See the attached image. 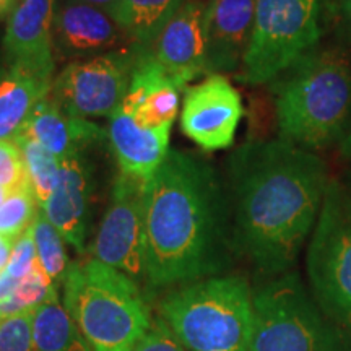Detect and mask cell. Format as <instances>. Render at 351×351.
<instances>
[{"mask_svg": "<svg viewBox=\"0 0 351 351\" xmlns=\"http://www.w3.org/2000/svg\"><path fill=\"white\" fill-rule=\"evenodd\" d=\"M39 208L41 207L38 205L32 186L10 192L0 205V234L16 241L32 228Z\"/></svg>", "mask_w": 351, "mask_h": 351, "instance_id": "cell-25", "label": "cell"}, {"mask_svg": "<svg viewBox=\"0 0 351 351\" xmlns=\"http://www.w3.org/2000/svg\"><path fill=\"white\" fill-rule=\"evenodd\" d=\"M181 90L182 88L153 59L150 49L142 47L121 108L145 127H171L179 109Z\"/></svg>", "mask_w": 351, "mask_h": 351, "instance_id": "cell-17", "label": "cell"}, {"mask_svg": "<svg viewBox=\"0 0 351 351\" xmlns=\"http://www.w3.org/2000/svg\"><path fill=\"white\" fill-rule=\"evenodd\" d=\"M56 0H20L8 16L3 36L10 65L52 78L54 60Z\"/></svg>", "mask_w": 351, "mask_h": 351, "instance_id": "cell-13", "label": "cell"}, {"mask_svg": "<svg viewBox=\"0 0 351 351\" xmlns=\"http://www.w3.org/2000/svg\"><path fill=\"white\" fill-rule=\"evenodd\" d=\"M32 230L34 244H36L38 262L41 265L43 271L49 276V280L56 287L64 285L70 263L67 251H65V239L62 238V234L47 219L43 208H39L36 218H34L32 225Z\"/></svg>", "mask_w": 351, "mask_h": 351, "instance_id": "cell-23", "label": "cell"}, {"mask_svg": "<svg viewBox=\"0 0 351 351\" xmlns=\"http://www.w3.org/2000/svg\"><path fill=\"white\" fill-rule=\"evenodd\" d=\"M20 0H0V19L3 16H10V13L15 10V7L19 5Z\"/></svg>", "mask_w": 351, "mask_h": 351, "instance_id": "cell-36", "label": "cell"}, {"mask_svg": "<svg viewBox=\"0 0 351 351\" xmlns=\"http://www.w3.org/2000/svg\"><path fill=\"white\" fill-rule=\"evenodd\" d=\"M93 189L91 166L85 155L69 156L60 161L59 179L43 212L62 234L65 243L85 252L90 223V197Z\"/></svg>", "mask_w": 351, "mask_h": 351, "instance_id": "cell-16", "label": "cell"}, {"mask_svg": "<svg viewBox=\"0 0 351 351\" xmlns=\"http://www.w3.org/2000/svg\"><path fill=\"white\" fill-rule=\"evenodd\" d=\"M0 322H2V317H0Z\"/></svg>", "mask_w": 351, "mask_h": 351, "instance_id": "cell-39", "label": "cell"}, {"mask_svg": "<svg viewBox=\"0 0 351 351\" xmlns=\"http://www.w3.org/2000/svg\"><path fill=\"white\" fill-rule=\"evenodd\" d=\"M205 8L207 3L202 0H186L148 47L153 59L182 90L189 82L207 73Z\"/></svg>", "mask_w": 351, "mask_h": 351, "instance_id": "cell-12", "label": "cell"}, {"mask_svg": "<svg viewBox=\"0 0 351 351\" xmlns=\"http://www.w3.org/2000/svg\"><path fill=\"white\" fill-rule=\"evenodd\" d=\"M340 155L346 158L348 161H351V125H350L348 132H346L345 138L341 140V143H340Z\"/></svg>", "mask_w": 351, "mask_h": 351, "instance_id": "cell-35", "label": "cell"}, {"mask_svg": "<svg viewBox=\"0 0 351 351\" xmlns=\"http://www.w3.org/2000/svg\"><path fill=\"white\" fill-rule=\"evenodd\" d=\"M252 296L244 276H210L171 289L158 319L186 351H251Z\"/></svg>", "mask_w": 351, "mask_h": 351, "instance_id": "cell-4", "label": "cell"}, {"mask_svg": "<svg viewBox=\"0 0 351 351\" xmlns=\"http://www.w3.org/2000/svg\"><path fill=\"white\" fill-rule=\"evenodd\" d=\"M244 114L243 99L225 75H210L184 95L181 129L202 150L230 148Z\"/></svg>", "mask_w": 351, "mask_h": 351, "instance_id": "cell-11", "label": "cell"}, {"mask_svg": "<svg viewBox=\"0 0 351 351\" xmlns=\"http://www.w3.org/2000/svg\"><path fill=\"white\" fill-rule=\"evenodd\" d=\"M54 295H57V287L44 274L38 262V265L20 280L15 295L0 302V317L5 319L23 311H32Z\"/></svg>", "mask_w": 351, "mask_h": 351, "instance_id": "cell-26", "label": "cell"}, {"mask_svg": "<svg viewBox=\"0 0 351 351\" xmlns=\"http://www.w3.org/2000/svg\"><path fill=\"white\" fill-rule=\"evenodd\" d=\"M0 351H34L33 309L2 319Z\"/></svg>", "mask_w": 351, "mask_h": 351, "instance_id": "cell-27", "label": "cell"}, {"mask_svg": "<svg viewBox=\"0 0 351 351\" xmlns=\"http://www.w3.org/2000/svg\"><path fill=\"white\" fill-rule=\"evenodd\" d=\"M20 280L13 278L7 270L0 271V302L10 300V298L15 295Z\"/></svg>", "mask_w": 351, "mask_h": 351, "instance_id": "cell-32", "label": "cell"}, {"mask_svg": "<svg viewBox=\"0 0 351 351\" xmlns=\"http://www.w3.org/2000/svg\"><path fill=\"white\" fill-rule=\"evenodd\" d=\"M142 179L119 173L93 244V258L132 280L145 278V192Z\"/></svg>", "mask_w": 351, "mask_h": 351, "instance_id": "cell-10", "label": "cell"}, {"mask_svg": "<svg viewBox=\"0 0 351 351\" xmlns=\"http://www.w3.org/2000/svg\"><path fill=\"white\" fill-rule=\"evenodd\" d=\"M236 256L230 191L208 161L169 150L145 192V280L152 289L225 275Z\"/></svg>", "mask_w": 351, "mask_h": 351, "instance_id": "cell-2", "label": "cell"}, {"mask_svg": "<svg viewBox=\"0 0 351 351\" xmlns=\"http://www.w3.org/2000/svg\"><path fill=\"white\" fill-rule=\"evenodd\" d=\"M52 78L10 65L0 78V140H15L34 108L52 90Z\"/></svg>", "mask_w": 351, "mask_h": 351, "instance_id": "cell-20", "label": "cell"}, {"mask_svg": "<svg viewBox=\"0 0 351 351\" xmlns=\"http://www.w3.org/2000/svg\"><path fill=\"white\" fill-rule=\"evenodd\" d=\"M186 0H121L116 21L134 44L150 47Z\"/></svg>", "mask_w": 351, "mask_h": 351, "instance_id": "cell-22", "label": "cell"}, {"mask_svg": "<svg viewBox=\"0 0 351 351\" xmlns=\"http://www.w3.org/2000/svg\"><path fill=\"white\" fill-rule=\"evenodd\" d=\"M341 182H343L345 186L348 187V191L351 192V161H348V166H346L345 174H343V179H341Z\"/></svg>", "mask_w": 351, "mask_h": 351, "instance_id": "cell-37", "label": "cell"}, {"mask_svg": "<svg viewBox=\"0 0 351 351\" xmlns=\"http://www.w3.org/2000/svg\"><path fill=\"white\" fill-rule=\"evenodd\" d=\"M309 291L320 309L351 328V192L330 179L306 251Z\"/></svg>", "mask_w": 351, "mask_h": 351, "instance_id": "cell-8", "label": "cell"}, {"mask_svg": "<svg viewBox=\"0 0 351 351\" xmlns=\"http://www.w3.org/2000/svg\"><path fill=\"white\" fill-rule=\"evenodd\" d=\"M142 46L65 65L52 83L51 99L77 117H111L129 91Z\"/></svg>", "mask_w": 351, "mask_h": 351, "instance_id": "cell-9", "label": "cell"}, {"mask_svg": "<svg viewBox=\"0 0 351 351\" xmlns=\"http://www.w3.org/2000/svg\"><path fill=\"white\" fill-rule=\"evenodd\" d=\"M62 301L93 351H134L153 319L137 282L91 258L70 263Z\"/></svg>", "mask_w": 351, "mask_h": 351, "instance_id": "cell-5", "label": "cell"}, {"mask_svg": "<svg viewBox=\"0 0 351 351\" xmlns=\"http://www.w3.org/2000/svg\"><path fill=\"white\" fill-rule=\"evenodd\" d=\"M327 21L328 0H257L239 80L263 85L278 78L319 46Z\"/></svg>", "mask_w": 351, "mask_h": 351, "instance_id": "cell-7", "label": "cell"}, {"mask_svg": "<svg viewBox=\"0 0 351 351\" xmlns=\"http://www.w3.org/2000/svg\"><path fill=\"white\" fill-rule=\"evenodd\" d=\"M72 2L86 3V5L99 8V10L106 12L108 15H111L114 20L117 19V13H119V8H121V0H72Z\"/></svg>", "mask_w": 351, "mask_h": 351, "instance_id": "cell-33", "label": "cell"}, {"mask_svg": "<svg viewBox=\"0 0 351 351\" xmlns=\"http://www.w3.org/2000/svg\"><path fill=\"white\" fill-rule=\"evenodd\" d=\"M134 351H186L176 341L171 332L160 319H153V324L147 335L140 340Z\"/></svg>", "mask_w": 351, "mask_h": 351, "instance_id": "cell-30", "label": "cell"}, {"mask_svg": "<svg viewBox=\"0 0 351 351\" xmlns=\"http://www.w3.org/2000/svg\"><path fill=\"white\" fill-rule=\"evenodd\" d=\"M13 142L20 147L33 194L36 197L38 205L43 208L57 186L60 161L43 145L33 142V140L16 137Z\"/></svg>", "mask_w": 351, "mask_h": 351, "instance_id": "cell-24", "label": "cell"}, {"mask_svg": "<svg viewBox=\"0 0 351 351\" xmlns=\"http://www.w3.org/2000/svg\"><path fill=\"white\" fill-rule=\"evenodd\" d=\"M328 182L322 156L287 140H256L228 158L236 256L265 276L291 271L313 234Z\"/></svg>", "mask_w": 351, "mask_h": 351, "instance_id": "cell-1", "label": "cell"}, {"mask_svg": "<svg viewBox=\"0 0 351 351\" xmlns=\"http://www.w3.org/2000/svg\"><path fill=\"white\" fill-rule=\"evenodd\" d=\"M257 0H210L205 8L207 73L221 75L243 65L251 43Z\"/></svg>", "mask_w": 351, "mask_h": 351, "instance_id": "cell-14", "label": "cell"}, {"mask_svg": "<svg viewBox=\"0 0 351 351\" xmlns=\"http://www.w3.org/2000/svg\"><path fill=\"white\" fill-rule=\"evenodd\" d=\"M328 20L341 41L351 46V0H328Z\"/></svg>", "mask_w": 351, "mask_h": 351, "instance_id": "cell-31", "label": "cell"}, {"mask_svg": "<svg viewBox=\"0 0 351 351\" xmlns=\"http://www.w3.org/2000/svg\"><path fill=\"white\" fill-rule=\"evenodd\" d=\"M132 43L121 25L99 8L62 0L54 13V49L67 59L95 57Z\"/></svg>", "mask_w": 351, "mask_h": 351, "instance_id": "cell-15", "label": "cell"}, {"mask_svg": "<svg viewBox=\"0 0 351 351\" xmlns=\"http://www.w3.org/2000/svg\"><path fill=\"white\" fill-rule=\"evenodd\" d=\"M280 137L307 150L341 143L351 125V57L315 47L275 78Z\"/></svg>", "mask_w": 351, "mask_h": 351, "instance_id": "cell-3", "label": "cell"}, {"mask_svg": "<svg viewBox=\"0 0 351 351\" xmlns=\"http://www.w3.org/2000/svg\"><path fill=\"white\" fill-rule=\"evenodd\" d=\"M34 351H93L78 330L59 295L33 309Z\"/></svg>", "mask_w": 351, "mask_h": 351, "instance_id": "cell-21", "label": "cell"}, {"mask_svg": "<svg viewBox=\"0 0 351 351\" xmlns=\"http://www.w3.org/2000/svg\"><path fill=\"white\" fill-rule=\"evenodd\" d=\"M171 127H145L119 108L109 117L108 138L122 174L148 182L169 152Z\"/></svg>", "mask_w": 351, "mask_h": 351, "instance_id": "cell-18", "label": "cell"}, {"mask_svg": "<svg viewBox=\"0 0 351 351\" xmlns=\"http://www.w3.org/2000/svg\"><path fill=\"white\" fill-rule=\"evenodd\" d=\"M19 137L43 145L57 160L62 161L69 156L85 155L91 145L106 138V130L95 122L72 116L47 96L34 108Z\"/></svg>", "mask_w": 351, "mask_h": 351, "instance_id": "cell-19", "label": "cell"}, {"mask_svg": "<svg viewBox=\"0 0 351 351\" xmlns=\"http://www.w3.org/2000/svg\"><path fill=\"white\" fill-rule=\"evenodd\" d=\"M251 351H351V335L328 317L296 271L271 276L252 296Z\"/></svg>", "mask_w": 351, "mask_h": 351, "instance_id": "cell-6", "label": "cell"}, {"mask_svg": "<svg viewBox=\"0 0 351 351\" xmlns=\"http://www.w3.org/2000/svg\"><path fill=\"white\" fill-rule=\"evenodd\" d=\"M36 265H38L36 244H34L33 230L29 228L28 231H25L23 234L15 241L10 262H8L5 270L13 276V278L21 280L25 278V276L28 275Z\"/></svg>", "mask_w": 351, "mask_h": 351, "instance_id": "cell-29", "label": "cell"}, {"mask_svg": "<svg viewBox=\"0 0 351 351\" xmlns=\"http://www.w3.org/2000/svg\"><path fill=\"white\" fill-rule=\"evenodd\" d=\"M8 194H10V192L5 191V189H3V187H0V205H2L3 202H5V199L8 197Z\"/></svg>", "mask_w": 351, "mask_h": 351, "instance_id": "cell-38", "label": "cell"}, {"mask_svg": "<svg viewBox=\"0 0 351 351\" xmlns=\"http://www.w3.org/2000/svg\"><path fill=\"white\" fill-rule=\"evenodd\" d=\"M32 186L20 147L13 140H0V187L8 192Z\"/></svg>", "mask_w": 351, "mask_h": 351, "instance_id": "cell-28", "label": "cell"}, {"mask_svg": "<svg viewBox=\"0 0 351 351\" xmlns=\"http://www.w3.org/2000/svg\"><path fill=\"white\" fill-rule=\"evenodd\" d=\"M13 245H15V239H10L7 238V236L0 234V271L7 269L13 252Z\"/></svg>", "mask_w": 351, "mask_h": 351, "instance_id": "cell-34", "label": "cell"}]
</instances>
